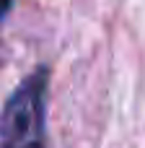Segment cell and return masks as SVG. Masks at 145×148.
<instances>
[{"label": "cell", "mask_w": 145, "mask_h": 148, "mask_svg": "<svg viewBox=\"0 0 145 148\" xmlns=\"http://www.w3.org/2000/svg\"><path fill=\"white\" fill-rule=\"evenodd\" d=\"M8 8H10V0H0V18L8 13Z\"/></svg>", "instance_id": "2"}, {"label": "cell", "mask_w": 145, "mask_h": 148, "mask_svg": "<svg viewBox=\"0 0 145 148\" xmlns=\"http://www.w3.org/2000/svg\"><path fill=\"white\" fill-rule=\"evenodd\" d=\"M47 70H34L5 101L0 114V148H44Z\"/></svg>", "instance_id": "1"}]
</instances>
